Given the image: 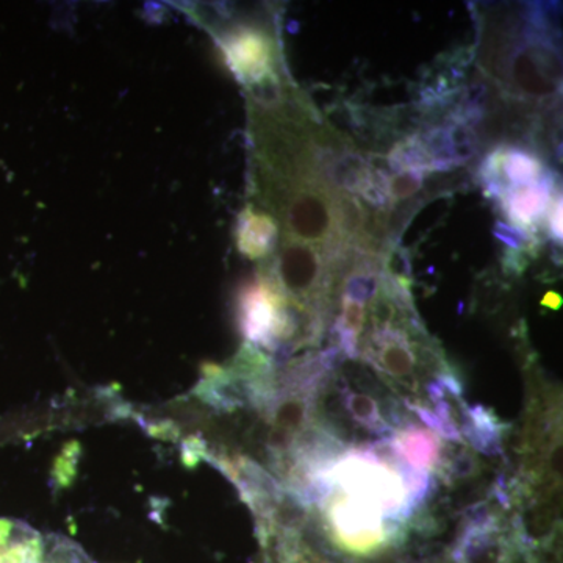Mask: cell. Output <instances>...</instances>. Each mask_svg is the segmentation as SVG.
<instances>
[{
    "mask_svg": "<svg viewBox=\"0 0 563 563\" xmlns=\"http://www.w3.org/2000/svg\"><path fill=\"white\" fill-rule=\"evenodd\" d=\"M290 224L306 240H325L333 231V214L328 199L321 192H301L291 203Z\"/></svg>",
    "mask_w": 563,
    "mask_h": 563,
    "instance_id": "1",
    "label": "cell"
},
{
    "mask_svg": "<svg viewBox=\"0 0 563 563\" xmlns=\"http://www.w3.org/2000/svg\"><path fill=\"white\" fill-rule=\"evenodd\" d=\"M243 328L252 342L266 343L269 336L280 331L276 301L268 291L255 288L243 299Z\"/></svg>",
    "mask_w": 563,
    "mask_h": 563,
    "instance_id": "2",
    "label": "cell"
},
{
    "mask_svg": "<svg viewBox=\"0 0 563 563\" xmlns=\"http://www.w3.org/2000/svg\"><path fill=\"white\" fill-rule=\"evenodd\" d=\"M551 184L547 179L523 188H512L504 195L507 214L515 224L531 229L550 206Z\"/></svg>",
    "mask_w": 563,
    "mask_h": 563,
    "instance_id": "3",
    "label": "cell"
},
{
    "mask_svg": "<svg viewBox=\"0 0 563 563\" xmlns=\"http://www.w3.org/2000/svg\"><path fill=\"white\" fill-rule=\"evenodd\" d=\"M540 52H520L512 63V79L518 88L531 96H548L554 91L550 77L543 68H550V62L540 60Z\"/></svg>",
    "mask_w": 563,
    "mask_h": 563,
    "instance_id": "4",
    "label": "cell"
},
{
    "mask_svg": "<svg viewBox=\"0 0 563 563\" xmlns=\"http://www.w3.org/2000/svg\"><path fill=\"white\" fill-rule=\"evenodd\" d=\"M231 57L235 68L255 76L268 66V43L255 33H242L231 41Z\"/></svg>",
    "mask_w": 563,
    "mask_h": 563,
    "instance_id": "5",
    "label": "cell"
},
{
    "mask_svg": "<svg viewBox=\"0 0 563 563\" xmlns=\"http://www.w3.org/2000/svg\"><path fill=\"white\" fill-rule=\"evenodd\" d=\"M285 277L288 285L298 290L309 288L320 274V261L312 250L306 246H292L284 255Z\"/></svg>",
    "mask_w": 563,
    "mask_h": 563,
    "instance_id": "6",
    "label": "cell"
},
{
    "mask_svg": "<svg viewBox=\"0 0 563 563\" xmlns=\"http://www.w3.org/2000/svg\"><path fill=\"white\" fill-rule=\"evenodd\" d=\"M543 168L539 161L523 151L504 152L501 161V187L506 177L507 184L529 185L542 180Z\"/></svg>",
    "mask_w": 563,
    "mask_h": 563,
    "instance_id": "7",
    "label": "cell"
},
{
    "mask_svg": "<svg viewBox=\"0 0 563 563\" xmlns=\"http://www.w3.org/2000/svg\"><path fill=\"white\" fill-rule=\"evenodd\" d=\"M274 235V228L266 218L252 217L244 221L242 232L243 250L252 255H261L268 247Z\"/></svg>",
    "mask_w": 563,
    "mask_h": 563,
    "instance_id": "8",
    "label": "cell"
},
{
    "mask_svg": "<svg viewBox=\"0 0 563 563\" xmlns=\"http://www.w3.org/2000/svg\"><path fill=\"white\" fill-rule=\"evenodd\" d=\"M384 350L380 352V362L384 363L385 368L396 376H406L412 372L413 355L401 343V340L396 335L391 339H384Z\"/></svg>",
    "mask_w": 563,
    "mask_h": 563,
    "instance_id": "9",
    "label": "cell"
},
{
    "mask_svg": "<svg viewBox=\"0 0 563 563\" xmlns=\"http://www.w3.org/2000/svg\"><path fill=\"white\" fill-rule=\"evenodd\" d=\"M402 453L418 465H429L433 461V448L431 439L422 435H409L402 440Z\"/></svg>",
    "mask_w": 563,
    "mask_h": 563,
    "instance_id": "10",
    "label": "cell"
},
{
    "mask_svg": "<svg viewBox=\"0 0 563 563\" xmlns=\"http://www.w3.org/2000/svg\"><path fill=\"white\" fill-rule=\"evenodd\" d=\"M421 184V172L399 173L398 176L393 177L390 184H388V192H390L393 199L402 201V199L410 198L415 192L420 191Z\"/></svg>",
    "mask_w": 563,
    "mask_h": 563,
    "instance_id": "11",
    "label": "cell"
},
{
    "mask_svg": "<svg viewBox=\"0 0 563 563\" xmlns=\"http://www.w3.org/2000/svg\"><path fill=\"white\" fill-rule=\"evenodd\" d=\"M347 409L362 422L376 424V422L379 421L376 404H374L373 399L365 398V396L352 395L351 398L347 399Z\"/></svg>",
    "mask_w": 563,
    "mask_h": 563,
    "instance_id": "12",
    "label": "cell"
},
{
    "mask_svg": "<svg viewBox=\"0 0 563 563\" xmlns=\"http://www.w3.org/2000/svg\"><path fill=\"white\" fill-rule=\"evenodd\" d=\"M344 321L352 332L358 333L365 324V310H363L362 302L352 301V299H344Z\"/></svg>",
    "mask_w": 563,
    "mask_h": 563,
    "instance_id": "13",
    "label": "cell"
},
{
    "mask_svg": "<svg viewBox=\"0 0 563 563\" xmlns=\"http://www.w3.org/2000/svg\"><path fill=\"white\" fill-rule=\"evenodd\" d=\"M303 418V407L298 402H288L280 407L279 422L285 428H295L301 424Z\"/></svg>",
    "mask_w": 563,
    "mask_h": 563,
    "instance_id": "14",
    "label": "cell"
},
{
    "mask_svg": "<svg viewBox=\"0 0 563 563\" xmlns=\"http://www.w3.org/2000/svg\"><path fill=\"white\" fill-rule=\"evenodd\" d=\"M496 235L499 239H503L504 242L512 244V246H521L525 243V236L518 231H514V229L507 228V225L498 224V229H496Z\"/></svg>",
    "mask_w": 563,
    "mask_h": 563,
    "instance_id": "15",
    "label": "cell"
},
{
    "mask_svg": "<svg viewBox=\"0 0 563 563\" xmlns=\"http://www.w3.org/2000/svg\"><path fill=\"white\" fill-rule=\"evenodd\" d=\"M551 220V232L555 239L562 240V203L559 199V203H555L553 213L550 217Z\"/></svg>",
    "mask_w": 563,
    "mask_h": 563,
    "instance_id": "16",
    "label": "cell"
},
{
    "mask_svg": "<svg viewBox=\"0 0 563 563\" xmlns=\"http://www.w3.org/2000/svg\"><path fill=\"white\" fill-rule=\"evenodd\" d=\"M543 303L544 306L551 307V309H559L562 301L555 292H548V295L544 296Z\"/></svg>",
    "mask_w": 563,
    "mask_h": 563,
    "instance_id": "17",
    "label": "cell"
}]
</instances>
